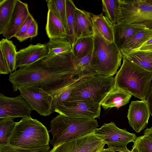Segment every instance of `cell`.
Instances as JSON below:
<instances>
[{"label": "cell", "mask_w": 152, "mask_h": 152, "mask_svg": "<svg viewBox=\"0 0 152 152\" xmlns=\"http://www.w3.org/2000/svg\"><path fill=\"white\" fill-rule=\"evenodd\" d=\"M73 56L71 51L46 57L10 73L8 80L14 92L23 88H53L75 78Z\"/></svg>", "instance_id": "cell-1"}, {"label": "cell", "mask_w": 152, "mask_h": 152, "mask_svg": "<svg viewBox=\"0 0 152 152\" xmlns=\"http://www.w3.org/2000/svg\"><path fill=\"white\" fill-rule=\"evenodd\" d=\"M123 63L114 78V86L142 100H145L152 80V72L123 56Z\"/></svg>", "instance_id": "cell-2"}, {"label": "cell", "mask_w": 152, "mask_h": 152, "mask_svg": "<svg viewBox=\"0 0 152 152\" xmlns=\"http://www.w3.org/2000/svg\"><path fill=\"white\" fill-rule=\"evenodd\" d=\"M46 127L30 116L16 122L9 140L13 146L25 149L50 148V137Z\"/></svg>", "instance_id": "cell-3"}, {"label": "cell", "mask_w": 152, "mask_h": 152, "mask_svg": "<svg viewBox=\"0 0 152 152\" xmlns=\"http://www.w3.org/2000/svg\"><path fill=\"white\" fill-rule=\"evenodd\" d=\"M53 147L94 132L99 126L96 119L70 118L59 114L53 118L50 125Z\"/></svg>", "instance_id": "cell-4"}, {"label": "cell", "mask_w": 152, "mask_h": 152, "mask_svg": "<svg viewBox=\"0 0 152 152\" xmlns=\"http://www.w3.org/2000/svg\"><path fill=\"white\" fill-rule=\"evenodd\" d=\"M94 47L90 66L98 74L113 76L120 66L123 55L114 42L94 35Z\"/></svg>", "instance_id": "cell-5"}, {"label": "cell", "mask_w": 152, "mask_h": 152, "mask_svg": "<svg viewBox=\"0 0 152 152\" xmlns=\"http://www.w3.org/2000/svg\"><path fill=\"white\" fill-rule=\"evenodd\" d=\"M114 85V78L113 76L97 73L93 74L75 86L66 102L74 99H81L100 104Z\"/></svg>", "instance_id": "cell-6"}, {"label": "cell", "mask_w": 152, "mask_h": 152, "mask_svg": "<svg viewBox=\"0 0 152 152\" xmlns=\"http://www.w3.org/2000/svg\"><path fill=\"white\" fill-rule=\"evenodd\" d=\"M119 23L142 25L152 30V5L146 0H119Z\"/></svg>", "instance_id": "cell-7"}, {"label": "cell", "mask_w": 152, "mask_h": 152, "mask_svg": "<svg viewBox=\"0 0 152 152\" xmlns=\"http://www.w3.org/2000/svg\"><path fill=\"white\" fill-rule=\"evenodd\" d=\"M94 133L105 142L108 148L116 152H130L127 145L130 142H134L137 138L135 134L128 132L126 129L118 128L113 122L104 124Z\"/></svg>", "instance_id": "cell-8"}, {"label": "cell", "mask_w": 152, "mask_h": 152, "mask_svg": "<svg viewBox=\"0 0 152 152\" xmlns=\"http://www.w3.org/2000/svg\"><path fill=\"white\" fill-rule=\"evenodd\" d=\"M55 112L70 118L94 119L100 116L101 105L87 100L74 99L56 106Z\"/></svg>", "instance_id": "cell-9"}, {"label": "cell", "mask_w": 152, "mask_h": 152, "mask_svg": "<svg viewBox=\"0 0 152 152\" xmlns=\"http://www.w3.org/2000/svg\"><path fill=\"white\" fill-rule=\"evenodd\" d=\"M19 90L33 110L40 115L46 116L53 113V98L50 94L37 87L23 88Z\"/></svg>", "instance_id": "cell-10"}, {"label": "cell", "mask_w": 152, "mask_h": 152, "mask_svg": "<svg viewBox=\"0 0 152 152\" xmlns=\"http://www.w3.org/2000/svg\"><path fill=\"white\" fill-rule=\"evenodd\" d=\"M33 109L21 94L9 97L0 94V118H22L30 116Z\"/></svg>", "instance_id": "cell-11"}, {"label": "cell", "mask_w": 152, "mask_h": 152, "mask_svg": "<svg viewBox=\"0 0 152 152\" xmlns=\"http://www.w3.org/2000/svg\"><path fill=\"white\" fill-rule=\"evenodd\" d=\"M104 144L105 142L93 132L53 147L49 152H91Z\"/></svg>", "instance_id": "cell-12"}, {"label": "cell", "mask_w": 152, "mask_h": 152, "mask_svg": "<svg viewBox=\"0 0 152 152\" xmlns=\"http://www.w3.org/2000/svg\"><path fill=\"white\" fill-rule=\"evenodd\" d=\"M150 115L146 99L133 101L129 105L127 117L130 125L138 133L146 127Z\"/></svg>", "instance_id": "cell-13"}, {"label": "cell", "mask_w": 152, "mask_h": 152, "mask_svg": "<svg viewBox=\"0 0 152 152\" xmlns=\"http://www.w3.org/2000/svg\"><path fill=\"white\" fill-rule=\"evenodd\" d=\"M30 14L27 4L16 0L12 15L2 35L8 39L14 37Z\"/></svg>", "instance_id": "cell-14"}, {"label": "cell", "mask_w": 152, "mask_h": 152, "mask_svg": "<svg viewBox=\"0 0 152 152\" xmlns=\"http://www.w3.org/2000/svg\"><path fill=\"white\" fill-rule=\"evenodd\" d=\"M45 44L40 43L30 44L17 52L15 69L18 68L29 65L47 56Z\"/></svg>", "instance_id": "cell-15"}, {"label": "cell", "mask_w": 152, "mask_h": 152, "mask_svg": "<svg viewBox=\"0 0 152 152\" xmlns=\"http://www.w3.org/2000/svg\"><path fill=\"white\" fill-rule=\"evenodd\" d=\"M146 28L142 25L119 22L113 26L114 42L121 50L133 35Z\"/></svg>", "instance_id": "cell-16"}, {"label": "cell", "mask_w": 152, "mask_h": 152, "mask_svg": "<svg viewBox=\"0 0 152 152\" xmlns=\"http://www.w3.org/2000/svg\"><path fill=\"white\" fill-rule=\"evenodd\" d=\"M74 31L75 40L83 37L94 36L91 14L76 7L74 15Z\"/></svg>", "instance_id": "cell-17"}, {"label": "cell", "mask_w": 152, "mask_h": 152, "mask_svg": "<svg viewBox=\"0 0 152 152\" xmlns=\"http://www.w3.org/2000/svg\"><path fill=\"white\" fill-rule=\"evenodd\" d=\"M94 35L102 37L108 42H114L113 26L102 13L91 14Z\"/></svg>", "instance_id": "cell-18"}, {"label": "cell", "mask_w": 152, "mask_h": 152, "mask_svg": "<svg viewBox=\"0 0 152 152\" xmlns=\"http://www.w3.org/2000/svg\"><path fill=\"white\" fill-rule=\"evenodd\" d=\"M132 96L129 93L114 86L100 104L104 110L114 107L119 108L128 104Z\"/></svg>", "instance_id": "cell-19"}, {"label": "cell", "mask_w": 152, "mask_h": 152, "mask_svg": "<svg viewBox=\"0 0 152 152\" xmlns=\"http://www.w3.org/2000/svg\"><path fill=\"white\" fill-rule=\"evenodd\" d=\"M123 56L148 71L152 72V51L121 50Z\"/></svg>", "instance_id": "cell-20"}, {"label": "cell", "mask_w": 152, "mask_h": 152, "mask_svg": "<svg viewBox=\"0 0 152 152\" xmlns=\"http://www.w3.org/2000/svg\"><path fill=\"white\" fill-rule=\"evenodd\" d=\"M45 30L50 39L65 38L66 31L61 21L51 11L48 10Z\"/></svg>", "instance_id": "cell-21"}, {"label": "cell", "mask_w": 152, "mask_h": 152, "mask_svg": "<svg viewBox=\"0 0 152 152\" xmlns=\"http://www.w3.org/2000/svg\"><path fill=\"white\" fill-rule=\"evenodd\" d=\"M45 45L47 52L46 57L69 53L72 50L71 44L64 38L50 39Z\"/></svg>", "instance_id": "cell-22"}, {"label": "cell", "mask_w": 152, "mask_h": 152, "mask_svg": "<svg viewBox=\"0 0 152 152\" xmlns=\"http://www.w3.org/2000/svg\"><path fill=\"white\" fill-rule=\"evenodd\" d=\"M94 36L81 37L76 39L72 45V52L74 61L78 59L92 50Z\"/></svg>", "instance_id": "cell-23"}, {"label": "cell", "mask_w": 152, "mask_h": 152, "mask_svg": "<svg viewBox=\"0 0 152 152\" xmlns=\"http://www.w3.org/2000/svg\"><path fill=\"white\" fill-rule=\"evenodd\" d=\"M152 38V30L148 28H145L133 35L121 49L127 51L139 50Z\"/></svg>", "instance_id": "cell-24"}, {"label": "cell", "mask_w": 152, "mask_h": 152, "mask_svg": "<svg viewBox=\"0 0 152 152\" xmlns=\"http://www.w3.org/2000/svg\"><path fill=\"white\" fill-rule=\"evenodd\" d=\"M0 50L2 52L8 64L10 73L15 70L17 52L12 42L6 39H3L0 42Z\"/></svg>", "instance_id": "cell-25"}, {"label": "cell", "mask_w": 152, "mask_h": 152, "mask_svg": "<svg viewBox=\"0 0 152 152\" xmlns=\"http://www.w3.org/2000/svg\"><path fill=\"white\" fill-rule=\"evenodd\" d=\"M103 12L113 26L119 23V0H102Z\"/></svg>", "instance_id": "cell-26"}, {"label": "cell", "mask_w": 152, "mask_h": 152, "mask_svg": "<svg viewBox=\"0 0 152 152\" xmlns=\"http://www.w3.org/2000/svg\"><path fill=\"white\" fill-rule=\"evenodd\" d=\"M16 0H0V34H2L13 13Z\"/></svg>", "instance_id": "cell-27"}, {"label": "cell", "mask_w": 152, "mask_h": 152, "mask_svg": "<svg viewBox=\"0 0 152 152\" xmlns=\"http://www.w3.org/2000/svg\"><path fill=\"white\" fill-rule=\"evenodd\" d=\"M48 10L51 11L59 19L65 28H67L66 0H47Z\"/></svg>", "instance_id": "cell-28"}, {"label": "cell", "mask_w": 152, "mask_h": 152, "mask_svg": "<svg viewBox=\"0 0 152 152\" xmlns=\"http://www.w3.org/2000/svg\"><path fill=\"white\" fill-rule=\"evenodd\" d=\"M66 19L67 28L65 39L68 40L72 45L75 40L74 31V15L76 7L73 1L66 0Z\"/></svg>", "instance_id": "cell-29"}, {"label": "cell", "mask_w": 152, "mask_h": 152, "mask_svg": "<svg viewBox=\"0 0 152 152\" xmlns=\"http://www.w3.org/2000/svg\"><path fill=\"white\" fill-rule=\"evenodd\" d=\"M13 118L12 117L0 118V145L9 144V139L16 124Z\"/></svg>", "instance_id": "cell-30"}, {"label": "cell", "mask_w": 152, "mask_h": 152, "mask_svg": "<svg viewBox=\"0 0 152 152\" xmlns=\"http://www.w3.org/2000/svg\"><path fill=\"white\" fill-rule=\"evenodd\" d=\"M130 152H152V141L144 135L137 137Z\"/></svg>", "instance_id": "cell-31"}, {"label": "cell", "mask_w": 152, "mask_h": 152, "mask_svg": "<svg viewBox=\"0 0 152 152\" xmlns=\"http://www.w3.org/2000/svg\"><path fill=\"white\" fill-rule=\"evenodd\" d=\"M50 148H44L35 149H25L16 147L10 144L0 145V152H48Z\"/></svg>", "instance_id": "cell-32"}, {"label": "cell", "mask_w": 152, "mask_h": 152, "mask_svg": "<svg viewBox=\"0 0 152 152\" xmlns=\"http://www.w3.org/2000/svg\"><path fill=\"white\" fill-rule=\"evenodd\" d=\"M38 32V25L37 21L34 19L27 30L26 33L22 38L20 42H22L29 38L37 36Z\"/></svg>", "instance_id": "cell-33"}, {"label": "cell", "mask_w": 152, "mask_h": 152, "mask_svg": "<svg viewBox=\"0 0 152 152\" xmlns=\"http://www.w3.org/2000/svg\"><path fill=\"white\" fill-rule=\"evenodd\" d=\"M34 19L33 16L30 14L24 23L14 37L20 41L26 33L31 23Z\"/></svg>", "instance_id": "cell-34"}, {"label": "cell", "mask_w": 152, "mask_h": 152, "mask_svg": "<svg viewBox=\"0 0 152 152\" xmlns=\"http://www.w3.org/2000/svg\"><path fill=\"white\" fill-rule=\"evenodd\" d=\"M10 73L8 66L2 52L0 50V74H8Z\"/></svg>", "instance_id": "cell-35"}, {"label": "cell", "mask_w": 152, "mask_h": 152, "mask_svg": "<svg viewBox=\"0 0 152 152\" xmlns=\"http://www.w3.org/2000/svg\"><path fill=\"white\" fill-rule=\"evenodd\" d=\"M150 115L152 117V80L148 91L146 99Z\"/></svg>", "instance_id": "cell-36"}, {"label": "cell", "mask_w": 152, "mask_h": 152, "mask_svg": "<svg viewBox=\"0 0 152 152\" xmlns=\"http://www.w3.org/2000/svg\"><path fill=\"white\" fill-rule=\"evenodd\" d=\"M143 134L145 137L152 141V126L147 128L143 132Z\"/></svg>", "instance_id": "cell-37"}, {"label": "cell", "mask_w": 152, "mask_h": 152, "mask_svg": "<svg viewBox=\"0 0 152 152\" xmlns=\"http://www.w3.org/2000/svg\"><path fill=\"white\" fill-rule=\"evenodd\" d=\"M139 50L152 51V45L142 46Z\"/></svg>", "instance_id": "cell-38"}, {"label": "cell", "mask_w": 152, "mask_h": 152, "mask_svg": "<svg viewBox=\"0 0 152 152\" xmlns=\"http://www.w3.org/2000/svg\"><path fill=\"white\" fill-rule=\"evenodd\" d=\"M105 144H103L94 149L91 152H100L104 148V147Z\"/></svg>", "instance_id": "cell-39"}, {"label": "cell", "mask_w": 152, "mask_h": 152, "mask_svg": "<svg viewBox=\"0 0 152 152\" xmlns=\"http://www.w3.org/2000/svg\"><path fill=\"white\" fill-rule=\"evenodd\" d=\"M100 152H116V151L112 150L111 149L108 148H104Z\"/></svg>", "instance_id": "cell-40"}, {"label": "cell", "mask_w": 152, "mask_h": 152, "mask_svg": "<svg viewBox=\"0 0 152 152\" xmlns=\"http://www.w3.org/2000/svg\"><path fill=\"white\" fill-rule=\"evenodd\" d=\"M152 45V38L148 41L146 42L142 46Z\"/></svg>", "instance_id": "cell-41"}, {"label": "cell", "mask_w": 152, "mask_h": 152, "mask_svg": "<svg viewBox=\"0 0 152 152\" xmlns=\"http://www.w3.org/2000/svg\"><path fill=\"white\" fill-rule=\"evenodd\" d=\"M148 3L152 5V0H146Z\"/></svg>", "instance_id": "cell-42"}, {"label": "cell", "mask_w": 152, "mask_h": 152, "mask_svg": "<svg viewBox=\"0 0 152 152\" xmlns=\"http://www.w3.org/2000/svg\"></svg>", "instance_id": "cell-43"}]
</instances>
